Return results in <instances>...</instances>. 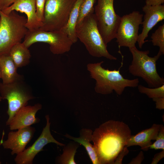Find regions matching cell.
I'll use <instances>...</instances> for the list:
<instances>
[{"label":"cell","instance_id":"cell-1","mask_svg":"<svg viewBox=\"0 0 164 164\" xmlns=\"http://www.w3.org/2000/svg\"><path fill=\"white\" fill-rule=\"evenodd\" d=\"M131 135L128 126L119 121L110 120L96 128L92 142L100 164H115L120 157L127 155V142Z\"/></svg>","mask_w":164,"mask_h":164},{"label":"cell","instance_id":"cell-2","mask_svg":"<svg viewBox=\"0 0 164 164\" xmlns=\"http://www.w3.org/2000/svg\"><path fill=\"white\" fill-rule=\"evenodd\" d=\"M103 61L88 63L87 69L91 78L96 81L95 91L104 95L111 94L113 91L118 95L122 94L127 87H137L139 83L138 78L132 80L124 78L121 74L120 69L110 70L102 66Z\"/></svg>","mask_w":164,"mask_h":164},{"label":"cell","instance_id":"cell-3","mask_svg":"<svg viewBox=\"0 0 164 164\" xmlns=\"http://www.w3.org/2000/svg\"><path fill=\"white\" fill-rule=\"evenodd\" d=\"M94 12V11L91 12L77 24L76 36L91 56L116 60L117 58L108 51L107 45L105 43L99 31Z\"/></svg>","mask_w":164,"mask_h":164},{"label":"cell","instance_id":"cell-4","mask_svg":"<svg viewBox=\"0 0 164 164\" xmlns=\"http://www.w3.org/2000/svg\"><path fill=\"white\" fill-rule=\"evenodd\" d=\"M129 49L132 56L128 67L129 73L142 78L149 87H157L164 84V79L158 73L156 67V62L162 53L159 51L156 55L150 57L148 50L140 51L136 46Z\"/></svg>","mask_w":164,"mask_h":164},{"label":"cell","instance_id":"cell-5","mask_svg":"<svg viewBox=\"0 0 164 164\" xmlns=\"http://www.w3.org/2000/svg\"><path fill=\"white\" fill-rule=\"evenodd\" d=\"M0 54L9 53L12 48L21 43L28 29L27 19L13 11L8 14L0 10Z\"/></svg>","mask_w":164,"mask_h":164},{"label":"cell","instance_id":"cell-6","mask_svg":"<svg viewBox=\"0 0 164 164\" xmlns=\"http://www.w3.org/2000/svg\"><path fill=\"white\" fill-rule=\"evenodd\" d=\"M77 0H46L43 19L39 29L46 31L61 30L66 25Z\"/></svg>","mask_w":164,"mask_h":164},{"label":"cell","instance_id":"cell-7","mask_svg":"<svg viewBox=\"0 0 164 164\" xmlns=\"http://www.w3.org/2000/svg\"><path fill=\"white\" fill-rule=\"evenodd\" d=\"M37 42L48 44L50 51L54 54H61L69 52L73 43L61 30L46 31L39 29L28 30L22 42L29 48Z\"/></svg>","mask_w":164,"mask_h":164},{"label":"cell","instance_id":"cell-8","mask_svg":"<svg viewBox=\"0 0 164 164\" xmlns=\"http://www.w3.org/2000/svg\"><path fill=\"white\" fill-rule=\"evenodd\" d=\"M114 0H97L94 13L99 31L107 44L115 38L121 17L115 12Z\"/></svg>","mask_w":164,"mask_h":164},{"label":"cell","instance_id":"cell-9","mask_svg":"<svg viewBox=\"0 0 164 164\" xmlns=\"http://www.w3.org/2000/svg\"><path fill=\"white\" fill-rule=\"evenodd\" d=\"M0 93L2 99L8 101L9 118L6 122L7 125L18 110L35 98L23 80L7 84L0 82Z\"/></svg>","mask_w":164,"mask_h":164},{"label":"cell","instance_id":"cell-10","mask_svg":"<svg viewBox=\"0 0 164 164\" xmlns=\"http://www.w3.org/2000/svg\"><path fill=\"white\" fill-rule=\"evenodd\" d=\"M143 17V15L138 11H133L121 17L115 38L119 47L129 48L135 46Z\"/></svg>","mask_w":164,"mask_h":164},{"label":"cell","instance_id":"cell-11","mask_svg":"<svg viewBox=\"0 0 164 164\" xmlns=\"http://www.w3.org/2000/svg\"><path fill=\"white\" fill-rule=\"evenodd\" d=\"M45 118L46 125L38 138L33 144L21 152L17 154L15 161L17 164H32L36 155L39 152L43 151V147L47 144L53 143L61 146H64L65 144L56 140L51 135L50 127V122L48 115Z\"/></svg>","mask_w":164,"mask_h":164},{"label":"cell","instance_id":"cell-12","mask_svg":"<svg viewBox=\"0 0 164 164\" xmlns=\"http://www.w3.org/2000/svg\"><path fill=\"white\" fill-rule=\"evenodd\" d=\"M145 13L142 22V29L138 35L137 42L140 48H142L149 31L159 22L164 19V5H145L142 8Z\"/></svg>","mask_w":164,"mask_h":164},{"label":"cell","instance_id":"cell-13","mask_svg":"<svg viewBox=\"0 0 164 164\" xmlns=\"http://www.w3.org/2000/svg\"><path fill=\"white\" fill-rule=\"evenodd\" d=\"M18 130L17 131L9 132L7 140L1 141V144L4 149L12 150V155L18 154L25 149L35 132V128L30 126Z\"/></svg>","mask_w":164,"mask_h":164},{"label":"cell","instance_id":"cell-14","mask_svg":"<svg viewBox=\"0 0 164 164\" xmlns=\"http://www.w3.org/2000/svg\"><path fill=\"white\" fill-rule=\"evenodd\" d=\"M1 11L6 14L13 11L24 13L27 16L26 26L29 30L38 29L41 26L36 17V0H15L10 6Z\"/></svg>","mask_w":164,"mask_h":164},{"label":"cell","instance_id":"cell-15","mask_svg":"<svg viewBox=\"0 0 164 164\" xmlns=\"http://www.w3.org/2000/svg\"><path fill=\"white\" fill-rule=\"evenodd\" d=\"M42 108L41 104L37 103L33 106H26L21 108L8 125L10 130L19 129L38 122L39 119L36 118V115Z\"/></svg>","mask_w":164,"mask_h":164},{"label":"cell","instance_id":"cell-16","mask_svg":"<svg viewBox=\"0 0 164 164\" xmlns=\"http://www.w3.org/2000/svg\"><path fill=\"white\" fill-rule=\"evenodd\" d=\"M161 125L154 124L151 127L141 131L135 135H131L127 141V147L138 145L144 151H147L152 144V140H155Z\"/></svg>","mask_w":164,"mask_h":164},{"label":"cell","instance_id":"cell-17","mask_svg":"<svg viewBox=\"0 0 164 164\" xmlns=\"http://www.w3.org/2000/svg\"><path fill=\"white\" fill-rule=\"evenodd\" d=\"M1 78L7 84L22 80V76L18 73V68L9 53L0 54Z\"/></svg>","mask_w":164,"mask_h":164},{"label":"cell","instance_id":"cell-18","mask_svg":"<svg viewBox=\"0 0 164 164\" xmlns=\"http://www.w3.org/2000/svg\"><path fill=\"white\" fill-rule=\"evenodd\" d=\"M93 132L90 129L84 128L80 131V136L74 137L66 134L64 136L67 138L82 145L85 148L91 162L93 164H100L97 155L93 145L92 144Z\"/></svg>","mask_w":164,"mask_h":164},{"label":"cell","instance_id":"cell-19","mask_svg":"<svg viewBox=\"0 0 164 164\" xmlns=\"http://www.w3.org/2000/svg\"><path fill=\"white\" fill-rule=\"evenodd\" d=\"M83 0H77L70 14L67 22L61 30L67 35L73 43L78 39L76 33V27L77 23L80 8Z\"/></svg>","mask_w":164,"mask_h":164},{"label":"cell","instance_id":"cell-20","mask_svg":"<svg viewBox=\"0 0 164 164\" xmlns=\"http://www.w3.org/2000/svg\"><path fill=\"white\" fill-rule=\"evenodd\" d=\"M9 55L17 68L29 64L31 55L28 48L23 43L14 46L10 50Z\"/></svg>","mask_w":164,"mask_h":164},{"label":"cell","instance_id":"cell-21","mask_svg":"<svg viewBox=\"0 0 164 164\" xmlns=\"http://www.w3.org/2000/svg\"><path fill=\"white\" fill-rule=\"evenodd\" d=\"M79 144L77 142H70L65 145L62 154L58 157V163L61 164H76L74 157Z\"/></svg>","mask_w":164,"mask_h":164},{"label":"cell","instance_id":"cell-22","mask_svg":"<svg viewBox=\"0 0 164 164\" xmlns=\"http://www.w3.org/2000/svg\"><path fill=\"white\" fill-rule=\"evenodd\" d=\"M151 38L154 46L159 47V51L164 54V24L160 26L152 33Z\"/></svg>","mask_w":164,"mask_h":164},{"label":"cell","instance_id":"cell-23","mask_svg":"<svg viewBox=\"0 0 164 164\" xmlns=\"http://www.w3.org/2000/svg\"><path fill=\"white\" fill-rule=\"evenodd\" d=\"M137 87L139 92L145 94L150 98L164 97V84L155 88L147 87L141 85H138Z\"/></svg>","mask_w":164,"mask_h":164},{"label":"cell","instance_id":"cell-24","mask_svg":"<svg viewBox=\"0 0 164 164\" xmlns=\"http://www.w3.org/2000/svg\"><path fill=\"white\" fill-rule=\"evenodd\" d=\"M95 0H83L80 5L77 23L81 21L91 12L94 11Z\"/></svg>","mask_w":164,"mask_h":164},{"label":"cell","instance_id":"cell-25","mask_svg":"<svg viewBox=\"0 0 164 164\" xmlns=\"http://www.w3.org/2000/svg\"><path fill=\"white\" fill-rule=\"evenodd\" d=\"M149 149L164 150V126L161 124L155 141L150 145Z\"/></svg>","mask_w":164,"mask_h":164},{"label":"cell","instance_id":"cell-26","mask_svg":"<svg viewBox=\"0 0 164 164\" xmlns=\"http://www.w3.org/2000/svg\"><path fill=\"white\" fill-rule=\"evenodd\" d=\"M46 1V0H36V17L41 25L43 19Z\"/></svg>","mask_w":164,"mask_h":164},{"label":"cell","instance_id":"cell-27","mask_svg":"<svg viewBox=\"0 0 164 164\" xmlns=\"http://www.w3.org/2000/svg\"><path fill=\"white\" fill-rule=\"evenodd\" d=\"M155 102L156 108L159 110L164 109V97H159L152 99Z\"/></svg>","mask_w":164,"mask_h":164},{"label":"cell","instance_id":"cell-28","mask_svg":"<svg viewBox=\"0 0 164 164\" xmlns=\"http://www.w3.org/2000/svg\"><path fill=\"white\" fill-rule=\"evenodd\" d=\"M164 156V150H163L161 152L157 153L155 155L152 159L151 164H156Z\"/></svg>","mask_w":164,"mask_h":164},{"label":"cell","instance_id":"cell-29","mask_svg":"<svg viewBox=\"0 0 164 164\" xmlns=\"http://www.w3.org/2000/svg\"><path fill=\"white\" fill-rule=\"evenodd\" d=\"M15 0H0V10H2L10 6Z\"/></svg>","mask_w":164,"mask_h":164},{"label":"cell","instance_id":"cell-30","mask_svg":"<svg viewBox=\"0 0 164 164\" xmlns=\"http://www.w3.org/2000/svg\"><path fill=\"white\" fill-rule=\"evenodd\" d=\"M144 158L143 153L141 151L137 156L133 159L129 164H141Z\"/></svg>","mask_w":164,"mask_h":164},{"label":"cell","instance_id":"cell-31","mask_svg":"<svg viewBox=\"0 0 164 164\" xmlns=\"http://www.w3.org/2000/svg\"><path fill=\"white\" fill-rule=\"evenodd\" d=\"M146 5H162L164 2V0H145Z\"/></svg>","mask_w":164,"mask_h":164},{"label":"cell","instance_id":"cell-32","mask_svg":"<svg viewBox=\"0 0 164 164\" xmlns=\"http://www.w3.org/2000/svg\"><path fill=\"white\" fill-rule=\"evenodd\" d=\"M2 98L1 96H0V101H1L2 100Z\"/></svg>","mask_w":164,"mask_h":164},{"label":"cell","instance_id":"cell-33","mask_svg":"<svg viewBox=\"0 0 164 164\" xmlns=\"http://www.w3.org/2000/svg\"><path fill=\"white\" fill-rule=\"evenodd\" d=\"M1 78V67L0 65V78Z\"/></svg>","mask_w":164,"mask_h":164},{"label":"cell","instance_id":"cell-34","mask_svg":"<svg viewBox=\"0 0 164 164\" xmlns=\"http://www.w3.org/2000/svg\"><path fill=\"white\" fill-rule=\"evenodd\" d=\"M1 21V16L0 14V24Z\"/></svg>","mask_w":164,"mask_h":164},{"label":"cell","instance_id":"cell-35","mask_svg":"<svg viewBox=\"0 0 164 164\" xmlns=\"http://www.w3.org/2000/svg\"></svg>","mask_w":164,"mask_h":164},{"label":"cell","instance_id":"cell-36","mask_svg":"<svg viewBox=\"0 0 164 164\" xmlns=\"http://www.w3.org/2000/svg\"></svg>","mask_w":164,"mask_h":164}]
</instances>
